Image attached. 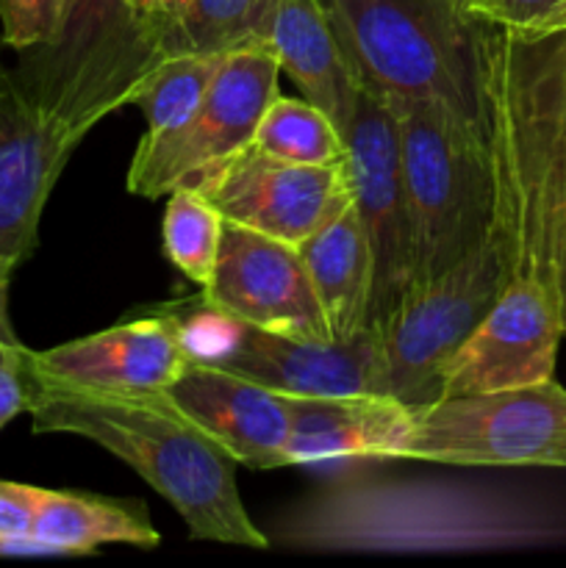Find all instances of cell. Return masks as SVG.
Masks as SVG:
<instances>
[{
    "instance_id": "1",
    "label": "cell",
    "mask_w": 566,
    "mask_h": 568,
    "mask_svg": "<svg viewBox=\"0 0 566 568\" xmlns=\"http://www.w3.org/2000/svg\"><path fill=\"white\" fill-rule=\"evenodd\" d=\"M477 42L494 178L488 231L508 281L533 277L553 294L566 336V28L477 20Z\"/></svg>"
},
{
    "instance_id": "2",
    "label": "cell",
    "mask_w": 566,
    "mask_h": 568,
    "mask_svg": "<svg viewBox=\"0 0 566 568\" xmlns=\"http://www.w3.org/2000/svg\"><path fill=\"white\" fill-rule=\"evenodd\" d=\"M28 375V369H26ZM33 433H67L94 442L161 494L194 541L266 549L270 538L247 516L236 460L166 399H122L48 386L28 375Z\"/></svg>"
},
{
    "instance_id": "3",
    "label": "cell",
    "mask_w": 566,
    "mask_h": 568,
    "mask_svg": "<svg viewBox=\"0 0 566 568\" xmlns=\"http://www.w3.org/2000/svg\"><path fill=\"white\" fill-rule=\"evenodd\" d=\"M355 83L386 103H442L483 125L477 20L461 0H325Z\"/></svg>"
},
{
    "instance_id": "4",
    "label": "cell",
    "mask_w": 566,
    "mask_h": 568,
    "mask_svg": "<svg viewBox=\"0 0 566 568\" xmlns=\"http://www.w3.org/2000/svg\"><path fill=\"white\" fill-rule=\"evenodd\" d=\"M155 61L159 28L133 0H67L55 37L20 50L9 70L44 114L89 133L131 103Z\"/></svg>"
},
{
    "instance_id": "5",
    "label": "cell",
    "mask_w": 566,
    "mask_h": 568,
    "mask_svg": "<svg viewBox=\"0 0 566 568\" xmlns=\"http://www.w3.org/2000/svg\"><path fill=\"white\" fill-rule=\"evenodd\" d=\"M400 125L405 200L414 239V286L483 242L492 225L486 133L442 103H388Z\"/></svg>"
},
{
    "instance_id": "6",
    "label": "cell",
    "mask_w": 566,
    "mask_h": 568,
    "mask_svg": "<svg viewBox=\"0 0 566 568\" xmlns=\"http://www.w3.org/2000/svg\"><path fill=\"white\" fill-rule=\"evenodd\" d=\"M405 458L566 469V388L549 381L416 405Z\"/></svg>"
},
{
    "instance_id": "7",
    "label": "cell",
    "mask_w": 566,
    "mask_h": 568,
    "mask_svg": "<svg viewBox=\"0 0 566 568\" xmlns=\"http://www.w3.org/2000/svg\"><path fill=\"white\" fill-rule=\"evenodd\" d=\"M505 283V255L488 231L464 258L431 281L411 286L381 325L386 397L411 408L436 403L444 366L492 308Z\"/></svg>"
},
{
    "instance_id": "8",
    "label": "cell",
    "mask_w": 566,
    "mask_h": 568,
    "mask_svg": "<svg viewBox=\"0 0 566 568\" xmlns=\"http://www.w3.org/2000/svg\"><path fill=\"white\" fill-rule=\"evenodd\" d=\"M277 75L281 64L264 42L231 50L203 103L181 128L164 136H142L128 166V192L155 200L181 186H200L247 150L261 116L277 98Z\"/></svg>"
},
{
    "instance_id": "9",
    "label": "cell",
    "mask_w": 566,
    "mask_h": 568,
    "mask_svg": "<svg viewBox=\"0 0 566 568\" xmlns=\"http://www.w3.org/2000/svg\"><path fill=\"white\" fill-rule=\"evenodd\" d=\"M344 148L353 205L372 250L370 325L381 327L414 286V239L392 105L361 89L344 128Z\"/></svg>"
},
{
    "instance_id": "10",
    "label": "cell",
    "mask_w": 566,
    "mask_h": 568,
    "mask_svg": "<svg viewBox=\"0 0 566 568\" xmlns=\"http://www.w3.org/2000/svg\"><path fill=\"white\" fill-rule=\"evenodd\" d=\"M87 133L44 114L0 70V314H9L14 272L33 255L55 181Z\"/></svg>"
},
{
    "instance_id": "11",
    "label": "cell",
    "mask_w": 566,
    "mask_h": 568,
    "mask_svg": "<svg viewBox=\"0 0 566 568\" xmlns=\"http://www.w3.org/2000/svg\"><path fill=\"white\" fill-rule=\"evenodd\" d=\"M203 303L233 325L333 342L300 250L231 222H225L214 275L203 286Z\"/></svg>"
},
{
    "instance_id": "12",
    "label": "cell",
    "mask_w": 566,
    "mask_h": 568,
    "mask_svg": "<svg viewBox=\"0 0 566 568\" xmlns=\"http://www.w3.org/2000/svg\"><path fill=\"white\" fill-rule=\"evenodd\" d=\"M194 189H200L231 225L294 247L353 203L347 161L331 166L292 164L261 153L253 144Z\"/></svg>"
},
{
    "instance_id": "13",
    "label": "cell",
    "mask_w": 566,
    "mask_h": 568,
    "mask_svg": "<svg viewBox=\"0 0 566 568\" xmlns=\"http://www.w3.org/2000/svg\"><path fill=\"white\" fill-rule=\"evenodd\" d=\"M564 338L553 294L533 277L505 283L442 372V397L503 392L549 381Z\"/></svg>"
},
{
    "instance_id": "14",
    "label": "cell",
    "mask_w": 566,
    "mask_h": 568,
    "mask_svg": "<svg viewBox=\"0 0 566 568\" xmlns=\"http://www.w3.org/2000/svg\"><path fill=\"white\" fill-rule=\"evenodd\" d=\"M192 358L194 349L175 320L148 316L42 353L28 349L26 369L48 386L139 399L164 394Z\"/></svg>"
},
{
    "instance_id": "15",
    "label": "cell",
    "mask_w": 566,
    "mask_h": 568,
    "mask_svg": "<svg viewBox=\"0 0 566 568\" xmlns=\"http://www.w3.org/2000/svg\"><path fill=\"white\" fill-rule=\"evenodd\" d=\"M214 361L222 369L281 392L286 397L386 394L381 327L366 325L350 342H309L253 325Z\"/></svg>"
},
{
    "instance_id": "16",
    "label": "cell",
    "mask_w": 566,
    "mask_h": 568,
    "mask_svg": "<svg viewBox=\"0 0 566 568\" xmlns=\"http://www.w3.org/2000/svg\"><path fill=\"white\" fill-rule=\"evenodd\" d=\"M164 394L239 466L255 471L286 466L292 433V405L286 394L233 375L198 353Z\"/></svg>"
},
{
    "instance_id": "17",
    "label": "cell",
    "mask_w": 566,
    "mask_h": 568,
    "mask_svg": "<svg viewBox=\"0 0 566 568\" xmlns=\"http://www.w3.org/2000/svg\"><path fill=\"white\" fill-rule=\"evenodd\" d=\"M286 466L336 458H405L414 408L386 394L289 397Z\"/></svg>"
},
{
    "instance_id": "18",
    "label": "cell",
    "mask_w": 566,
    "mask_h": 568,
    "mask_svg": "<svg viewBox=\"0 0 566 568\" xmlns=\"http://www.w3.org/2000/svg\"><path fill=\"white\" fill-rule=\"evenodd\" d=\"M264 44L303 98L320 105L344 133L361 89L327 17L325 0H275Z\"/></svg>"
},
{
    "instance_id": "19",
    "label": "cell",
    "mask_w": 566,
    "mask_h": 568,
    "mask_svg": "<svg viewBox=\"0 0 566 568\" xmlns=\"http://www.w3.org/2000/svg\"><path fill=\"white\" fill-rule=\"evenodd\" d=\"M22 499L31 514V532L59 549L61 558L94 555L105 544L153 549L161 541L148 508L137 499L125 503L83 491H48L26 483Z\"/></svg>"
},
{
    "instance_id": "20",
    "label": "cell",
    "mask_w": 566,
    "mask_h": 568,
    "mask_svg": "<svg viewBox=\"0 0 566 568\" xmlns=\"http://www.w3.org/2000/svg\"><path fill=\"white\" fill-rule=\"evenodd\" d=\"M333 342H350L370 325L372 250L350 203L303 244H297Z\"/></svg>"
},
{
    "instance_id": "21",
    "label": "cell",
    "mask_w": 566,
    "mask_h": 568,
    "mask_svg": "<svg viewBox=\"0 0 566 568\" xmlns=\"http://www.w3.org/2000/svg\"><path fill=\"white\" fill-rule=\"evenodd\" d=\"M275 0H172L159 26L164 55H225L264 42Z\"/></svg>"
},
{
    "instance_id": "22",
    "label": "cell",
    "mask_w": 566,
    "mask_h": 568,
    "mask_svg": "<svg viewBox=\"0 0 566 568\" xmlns=\"http://www.w3.org/2000/svg\"><path fill=\"white\" fill-rule=\"evenodd\" d=\"M225 55L181 53L155 61L131 94V105H137L148 122L144 136H164L181 128L209 94Z\"/></svg>"
},
{
    "instance_id": "23",
    "label": "cell",
    "mask_w": 566,
    "mask_h": 568,
    "mask_svg": "<svg viewBox=\"0 0 566 568\" xmlns=\"http://www.w3.org/2000/svg\"><path fill=\"white\" fill-rule=\"evenodd\" d=\"M253 148L292 164L331 166L347 161L344 133L336 122L309 100L277 94L255 128Z\"/></svg>"
},
{
    "instance_id": "24",
    "label": "cell",
    "mask_w": 566,
    "mask_h": 568,
    "mask_svg": "<svg viewBox=\"0 0 566 568\" xmlns=\"http://www.w3.org/2000/svg\"><path fill=\"white\" fill-rule=\"evenodd\" d=\"M166 197L170 200L161 222L164 255L189 281L205 286L214 275L225 220L216 205L194 186H181Z\"/></svg>"
},
{
    "instance_id": "25",
    "label": "cell",
    "mask_w": 566,
    "mask_h": 568,
    "mask_svg": "<svg viewBox=\"0 0 566 568\" xmlns=\"http://www.w3.org/2000/svg\"><path fill=\"white\" fill-rule=\"evenodd\" d=\"M67 0H0V44L14 53L50 42Z\"/></svg>"
},
{
    "instance_id": "26",
    "label": "cell",
    "mask_w": 566,
    "mask_h": 568,
    "mask_svg": "<svg viewBox=\"0 0 566 568\" xmlns=\"http://www.w3.org/2000/svg\"><path fill=\"white\" fill-rule=\"evenodd\" d=\"M28 347L17 338L11 316L0 314V430L28 410Z\"/></svg>"
},
{
    "instance_id": "27",
    "label": "cell",
    "mask_w": 566,
    "mask_h": 568,
    "mask_svg": "<svg viewBox=\"0 0 566 568\" xmlns=\"http://www.w3.org/2000/svg\"><path fill=\"white\" fill-rule=\"evenodd\" d=\"M461 9L469 17L494 26L516 28V31H542L566 0H461Z\"/></svg>"
},
{
    "instance_id": "28",
    "label": "cell",
    "mask_w": 566,
    "mask_h": 568,
    "mask_svg": "<svg viewBox=\"0 0 566 568\" xmlns=\"http://www.w3.org/2000/svg\"><path fill=\"white\" fill-rule=\"evenodd\" d=\"M59 549L33 532H14L0 527V558H55Z\"/></svg>"
},
{
    "instance_id": "29",
    "label": "cell",
    "mask_w": 566,
    "mask_h": 568,
    "mask_svg": "<svg viewBox=\"0 0 566 568\" xmlns=\"http://www.w3.org/2000/svg\"><path fill=\"white\" fill-rule=\"evenodd\" d=\"M139 9V14L148 17L150 22H153L155 28L161 26V20H164V14L170 11V3L172 0H133Z\"/></svg>"
},
{
    "instance_id": "30",
    "label": "cell",
    "mask_w": 566,
    "mask_h": 568,
    "mask_svg": "<svg viewBox=\"0 0 566 568\" xmlns=\"http://www.w3.org/2000/svg\"><path fill=\"white\" fill-rule=\"evenodd\" d=\"M558 28H566V9L558 11V14H555L553 20L542 28V31H558Z\"/></svg>"
},
{
    "instance_id": "31",
    "label": "cell",
    "mask_w": 566,
    "mask_h": 568,
    "mask_svg": "<svg viewBox=\"0 0 566 568\" xmlns=\"http://www.w3.org/2000/svg\"><path fill=\"white\" fill-rule=\"evenodd\" d=\"M3 67H6V64H3V59H0V70H3Z\"/></svg>"
}]
</instances>
